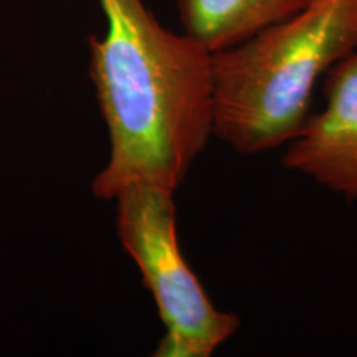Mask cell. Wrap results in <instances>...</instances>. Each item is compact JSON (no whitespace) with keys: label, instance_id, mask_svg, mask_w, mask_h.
I'll return each mask as SVG.
<instances>
[{"label":"cell","instance_id":"6da1fadb","mask_svg":"<svg viewBox=\"0 0 357 357\" xmlns=\"http://www.w3.org/2000/svg\"><path fill=\"white\" fill-rule=\"evenodd\" d=\"M102 37H89V77L111 154L93 181L111 200L134 182L174 190L213 136V53L159 24L142 0H98Z\"/></svg>","mask_w":357,"mask_h":357},{"label":"cell","instance_id":"7a4b0ae2","mask_svg":"<svg viewBox=\"0 0 357 357\" xmlns=\"http://www.w3.org/2000/svg\"><path fill=\"white\" fill-rule=\"evenodd\" d=\"M354 52L357 0H312L213 53V136L242 155L287 146L310 118L318 83Z\"/></svg>","mask_w":357,"mask_h":357},{"label":"cell","instance_id":"3957f363","mask_svg":"<svg viewBox=\"0 0 357 357\" xmlns=\"http://www.w3.org/2000/svg\"><path fill=\"white\" fill-rule=\"evenodd\" d=\"M116 225L153 294L164 337L155 357H211L240 328V318L217 310L177 240L174 190L134 182L114 197Z\"/></svg>","mask_w":357,"mask_h":357},{"label":"cell","instance_id":"277c9868","mask_svg":"<svg viewBox=\"0 0 357 357\" xmlns=\"http://www.w3.org/2000/svg\"><path fill=\"white\" fill-rule=\"evenodd\" d=\"M324 105L289 141L283 167L357 200V52L323 79Z\"/></svg>","mask_w":357,"mask_h":357},{"label":"cell","instance_id":"5b68a950","mask_svg":"<svg viewBox=\"0 0 357 357\" xmlns=\"http://www.w3.org/2000/svg\"><path fill=\"white\" fill-rule=\"evenodd\" d=\"M312 0H178L185 33L217 53L306 8Z\"/></svg>","mask_w":357,"mask_h":357}]
</instances>
